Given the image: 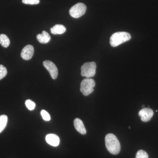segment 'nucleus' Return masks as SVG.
<instances>
[{
	"instance_id": "obj_7",
	"label": "nucleus",
	"mask_w": 158,
	"mask_h": 158,
	"mask_svg": "<svg viewBox=\"0 0 158 158\" xmlns=\"http://www.w3.org/2000/svg\"><path fill=\"white\" fill-rule=\"evenodd\" d=\"M153 111L150 108H143L139 112V115L141 119L144 122H147L150 120L153 116Z\"/></svg>"
},
{
	"instance_id": "obj_13",
	"label": "nucleus",
	"mask_w": 158,
	"mask_h": 158,
	"mask_svg": "<svg viewBox=\"0 0 158 158\" xmlns=\"http://www.w3.org/2000/svg\"><path fill=\"white\" fill-rule=\"evenodd\" d=\"M9 37L4 34H0V44L4 48H7L10 45Z\"/></svg>"
},
{
	"instance_id": "obj_4",
	"label": "nucleus",
	"mask_w": 158,
	"mask_h": 158,
	"mask_svg": "<svg viewBox=\"0 0 158 158\" xmlns=\"http://www.w3.org/2000/svg\"><path fill=\"white\" fill-rule=\"evenodd\" d=\"M96 65L94 62H86L81 68V75L87 78L93 77L96 73Z\"/></svg>"
},
{
	"instance_id": "obj_5",
	"label": "nucleus",
	"mask_w": 158,
	"mask_h": 158,
	"mask_svg": "<svg viewBox=\"0 0 158 158\" xmlns=\"http://www.w3.org/2000/svg\"><path fill=\"white\" fill-rule=\"evenodd\" d=\"M87 10V7L85 4L78 3L73 6L69 10V14L72 17L78 18L84 15Z\"/></svg>"
},
{
	"instance_id": "obj_11",
	"label": "nucleus",
	"mask_w": 158,
	"mask_h": 158,
	"mask_svg": "<svg viewBox=\"0 0 158 158\" xmlns=\"http://www.w3.org/2000/svg\"><path fill=\"white\" fill-rule=\"evenodd\" d=\"M37 38L38 41L42 44L48 43L51 40L49 34L45 31H43L41 34H38L37 35Z\"/></svg>"
},
{
	"instance_id": "obj_6",
	"label": "nucleus",
	"mask_w": 158,
	"mask_h": 158,
	"mask_svg": "<svg viewBox=\"0 0 158 158\" xmlns=\"http://www.w3.org/2000/svg\"><path fill=\"white\" fill-rule=\"evenodd\" d=\"M44 66L50 74L52 78L56 79L58 76V70L56 66L53 62L49 60H45L43 63Z\"/></svg>"
},
{
	"instance_id": "obj_19",
	"label": "nucleus",
	"mask_w": 158,
	"mask_h": 158,
	"mask_svg": "<svg viewBox=\"0 0 158 158\" xmlns=\"http://www.w3.org/2000/svg\"><path fill=\"white\" fill-rule=\"evenodd\" d=\"M23 3L28 5H37L39 4L40 0H22Z\"/></svg>"
},
{
	"instance_id": "obj_3",
	"label": "nucleus",
	"mask_w": 158,
	"mask_h": 158,
	"mask_svg": "<svg viewBox=\"0 0 158 158\" xmlns=\"http://www.w3.org/2000/svg\"><path fill=\"white\" fill-rule=\"evenodd\" d=\"M95 82L93 79L86 78L82 81L81 84V91L85 96H88L94 91Z\"/></svg>"
},
{
	"instance_id": "obj_10",
	"label": "nucleus",
	"mask_w": 158,
	"mask_h": 158,
	"mask_svg": "<svg viewBox=\"0 0 158 158\" xmlns=\"http://www.w3.org/2000/svg\"><path fill=\"white\" fill-rule=\"evenodd\" d=\"M74 125L75 128L78 132L82 135H85L87 133L86 128L83 121L79 118H76L74 120Z\"/></svg>"
},
{
	"instance_id": "obj_12",
	"label": "nucleus",
	"mask_w": 158,
	"mask_h": 158,
	"mask_svg": "<svg viewBox=\"0 0 158 158\" xmlns=\"http://www.w3.org/2000/svg\"><path fill=\"white\" fill-rule=\"evenodd\" d=\"M66 28L64 26L61 24H57L54 26L51 29L52 34H62L65 33Z\"/></svg>"
},
{
	"instance_id": "obj_9",
	"label": "nucleus",
	"mask_w": 158,
	"mask_h": 158,
	"mask_svg": "<svg viewBox=\"0 0 158 158\" xmlns=\"http://www.w3.org/2000/svg\"><path fill=\"white\" fill-rule=\"evenodd\" d=\"M47 142L54 147H57L60 143V139L57 135L50 134L47 135L45 137Z\"/></svg>"
},
{
	"instance_id": "obj_18",
	"label": "nucleus",
	"mask_w": 158,
	"mask_h": 158,
	"mask_svg": "<svg viewBox=\"0 0 158 158\" xmlns=\"http://www.w3.org/2000/svg\"><path fill=\"white\" fill-rule=\"evenodd\" d=\"M41 115L42 116L44 120L45 121H50L51 119V116H50L49 114L46 111L44 110H42L41 111Z\"/></svg>"
},
{
	"instance_id": "obj_1",
	"label": "nucleus",
	"mask_w": 158,
	"mask_h": 158,
	"mask_svg": "<svg viewBox=\"0 0 158 158\" xmlns=\"http://www.w3.org/2000/svg\"><path fill=\"white\" fill-rule=\"evenodd\" d=\"M105 143L108 151L113 155L120 152L121 146L117 137L113 134H108L105 138Z\"/></svg>"
},
{
	"instance_id": "obj_15",
	"label": "nucleus",
	"mask_w": 158,
	"mask_h": 158,
	"mask_svg": "<svg viewBox=\"0 0 158 158\" xmlns=\"http://www.w3.org/2000/svg\"><path fill=\"white\" fill-rule=\"evenodd\" d=\"M25 104L27 107L30 110H34L36 106L35 103L30 99L27 100L26 101Z\"/></svg>"
},
{
	"instance_id": "obj_2",
	"label": "nucleus",
	"mask_w": 158,
	"mask_h": 158,
	"mask_svg": "<svg viewBox=\"0 0 158 158\" xmlns=\"http://www.w3.org/2000/svg\"><path fill=\"white\" fill-rule=\"evenodd\" d=\"M131 39V35L126 32H118L111 36L110 43L113 47H116L123 43L129 41Z\"/></svg>"
},
{
	"instance_id": "obj_8",
	"label": "nucleus",
	"mask_w": 158,
	"mask_h": 158,
	"mask_svg": "<svg viewBox=\"0 0 158 158\" xmlns=\"http://www.w3.org/2000/svg\"><path fill=\"white\" fill-rule=\"evenodd\" d=\"M34 54V48L33 46L27 45L23 49L21 56L24 60H29L32 58Z\"/></svg>"
},
{
	"instance_id": "obj_16",
	"label": "nucleus",
	"mask_w": 158,
	"mask_h": 158,
	"mask_svg": "<svg viewBox=\"0 0 158 158\" xmlns=\"http://www.w3.org/2000/svg\"><path fill=\"white\" fill-rule=\"evenodd\" d=\"M135 158H148V155L146 152L141 150L137 152Z\"/></svg>"
},
{
	"instance_id": "obj_14",
	"label": "nucleus",
	"mask_w": 158,
	"mask_h": 158,
	"mask_svg": "<svg viewBox=\"0 0 158 158\" xmlns=\"http://www.w3.org/2000/svg\"><path fill=\"white\" fill-rule=\"evenodd\" d=\"M8 116L5 115L0 116V133L5 129L8 123Z\"/></svg>"
},
{
	"instance_id": "obj_17",
	"label": "nucleus",
	"mask_w": 158,
	"mask_h": 158,
	"mask_svg": "<svg viewBox=\"0 0 158 158\" xmlns=\"http://www.w3.org/2000/svg\"><path fill=\"white\" fill-rule=\"evenodd\" d=\"M7 74V69L4 65H0V80L4 78Z\"/></svg>"
}]
</instances>
